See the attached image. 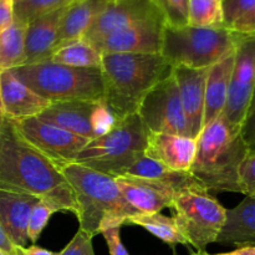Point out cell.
Instances as JSON below:
<instances>
[{"label": "cell", "mask_w": 255, "mask_h": 255, "mask_svg": "<svg viewBox=\"0 0 255 255\" xmlns=\"http://www.w3.org/2000/svg\"><path fill=\"white\" fill-rule=\"evenodd\" d=\"M117 187L125 201L138 213H159L171 208L176 189L169 184L153 179L132 176L115 177Z\"/></svg>", "instance_id": "cell-16"}, {"label": "cell", "mask_w": 255, "mask_h": 255, "mask_svg": "<svg viewBox=\"0 0 255 255\" xmlns=\"http://www.w3.org/2000/svg\"><path fill=\"white\" fill-rule=\"evenodd\" d=\"M171 209L174 214L173 221L187 243L198 252H204L209 244L216 243L223 226L226 208L202 184H193L176 192Z\"/></svg>", "instance_id": "cell-8"}, {"label": "cell", "mask_w": 255, "mask_h": 255, "mask_svg": "<svg viewBox=\"0 0 255 255\" xmlns=\"http://www.w3.org/2000/svg\"><path fill=\"white\" fill-rule=\"evenodd\" d=\"M148 133L137 114L114 120L104 133L79 152L75 163L107 176H124L144 154Z\"/></svg>", "instance_id": "cell-5"}, {"label": "cell", "mask_w": 255, "mask_h": 255, "mask_svg": "<svg viewBox=\"0 0 255 255\" xmlns=\"http://www.w3.org/2000/svg\"><path fill=\"white\" fill-rule=\"evenodd\" d=\"M163 21L152 0H112L81 39L94 45L102 37L142 22Z\"/></svg>", "instance_id": "cell-13"}, {"label": "cell", "mask_w": 255, "mask_h": 255, "mask_svg": "<svg viewBox=\"0 0 255 255\" xmlns=\"http://www.w3.org/2000/svg\"><path fill=\"white\" fill-rule=\"evenodd\" d=\"M219 1H223V0H219Z\"/></svg>", "instance_id": "cell-42"}, {"label": "cell", "mask_w": 255, "mask_h": 255, "mask_svg": "<svg viewBox=\"0 0 255 255\" xmlns=\"http://www.w3.org/2000/svg\"><path fill=\"white\" fill-rule=\"evenodd\" d=\"M207 69H191L177 65L172 69V75L177 82L182 109L186 116L189 137L196 139L203 128L204 95H206Z\"/></svg>", "instance_id": "cell-15"}, {"label": "cell", "mask_w": 255, "mask_h": 255, "mask_svg": "<svg viewBox=\"0 0 255 255\" xmlns=\"http://www.w3.org/2000/svg\"><path fill=\"white\" fill-rule=\"evenodd\" d=\"M50 61L74 67L101 70V54L84 39H77L59 47Z\"/></svg>", "instance_id": "cell-26"}, {"label": "cell", "mask_w": 255, "mask_h": 255, "mask_svg": "<svg viewBox=\"0 0 255 255\" xmlns=\"http://www.w3.org/2000/svg\"><path fill=\"white\" fill-rule=\"evenodd\" d=\"M137 115L149 133L189 137L178 87L172 74L152 87L139 104Z\"/></svg>", "instance_id": "cell-10"}, {"label": "cell", "mask_w": 255, "mask_h": 255, "mask_svg": "<svg viewBox=\"0 0 255 255\" xmlns=\"http://www.w3.org/2000/svg\"><path fill=\"white\" fill-rule=\"evenodd\" d=\"M76 0H12L14 19L26 25L45 14L69 6Z\"/></svg>", "instance_id": "cell-30"}, {"label": "cell", "mask_w": 255, "mask_h": 255, "mask_svg": "<svg viewBox=\"0 0 255 255\" xmlns=\"http://www.w3.org/2000/svg\"><path fill=\"white\" fill-rule=\"evenodd\" d=\"M192 255H196V253H193V254H192Z\"/></svg>", "instance_id": "cell-41"}, {"label": "cell", "mask_w": 255, "mask_h": 255, "mask_svg": "<svg viewBox=\"0 0 255 255\" xmlns=\"http://www.w3.org/2000/svg\"><path fill=\"white\" fill-rule=\"evenodd\" d=\"M10 121L17 133L46 157L59 171L66 164L75 163L79 152L89 143V139L42 121L39 117Z\"/></svg>", "instance_id": "cell-9"}, {"label": "cell", "mask_w": 255, "mask_h": 255, "mask_svg": "<svg viewBox=\"0 0 255 255\" xmlns=\"http://www.w3.org/2000/svg\"><path fill=\"white\" fill-rule=\"evenodd\" d=\"M59 255H95L92 247V237L80 231L70 241V243L60 252Z\"/></svg>", "instance_id": "cell-33"}, {"label": "cell", "mask_w": 255, "mask_h": 255, "mask_svg": "<svg viewBox=\"0 0 255 255\" xmlns=\"http://www.w3.org/2000/svg\"><path fill=\"white\" fill-rule=\"evenodd\" d=\"M255 35L242 37L236 47L234 66L222 115L231 125L242 127L254 106Z\"/></svg>", "instance_id": "cell-12"}, {"label": "cell", "mask_w": 255, "mask_h": 255, "mask_svg": "<svg viewBox=\"0 0 255 255\" xmlns=\"http://www.w3.org/2000/svg\"><path fill=\"white\" fill-rule=\"evenodd\" d=\"M37 117L89 141L104 133L114 122L104 101L86 100L52 102Z\"/></svg>", "instance_id": "cell-11"}, {"label": "cell", "mask_w": 255, "mask_h": 255, "mask_svg": "<svg viewBox=\"0 0 255 255\" xmlns=\"http://www.w3.org/2000/svg\"><path fill=\"white\" fill-rule=\"evenodd\" d=\"M241 193L255 198V148H249L238 167Z\"/></svg>", "instance_id": "cell-32"}, {"label": "cell", "mask_w": 255, "mask_h": 255, "mask_svg": "<svg viewBox=\"0 0 255 255\" xmlns=\"http://www.w3.org/2000/svg\"><path fill=\"white\" fill-rule=\"evenodd\" d=\"M0 255H7L6 253H5V252H2L1 249H0Z\"/></svg>", "instance_id": "cell-40"}, {"label": "cell", "mask_w": 255, "mask_h": 255, "mask_svg": "<svg viewBox=\"0 0 255 255\" xmlns=\"http://www.w3.org/2000/svg\"><path fill=\"white\" fill-rule=\"evenodd\" d=\"M60 172L74 194L80 231L92 238L110 227H122L138 213L125 201L115 177L77 163L66 164Z\"/></svg>", "instance_id": "cell-2"}, {"label": "cell", "mask_w": 255, "mask_h": 255, "mask_svg": "<svg viewBox=\"0 0 255 255\" xmlns=\"http://www.w3.org/2000/svg\"><path fill=\"white\" fill-rule=\"evenodd\" d=\"M40 197L0 187V224L14 247H26L30 213Z\"/></svg>", "instance_id": "cell-17"}, {"label": "cell", "mask_w": 255, "mask_h": 255, "mask_svg": "<svg viewBox=\"0 0 255 255\" xmlns=\"http://www.w3.org/2000/svg\"><path fill=\"white\" fill-rule=\"evenodd\" d=\"M197 149L189 173L207 189L241 193L238 167L251 147L223 115L207 125L197 137Z\"/></svg>", "instance_id": "cell-3"}, {"label": "cell", "mask_w": 255, "mask_h": 255, "mask_svg": "<svg viewBox=\"0 0 255 255\" xmlns=\"http://www.w3.org/2000/svg\"><path fill=\"white\" fill-rule=\"evenodd\" d=\"M14 21L12 0H0V34Z\"/></svg>", "instance_id": "cell-35"}, {"label": "cell", "mask_w": 255, "mask_h": 255, "mask_svg": "<svg viewBox=\"0 0 255 255\" xmlns=\"http://www.w3.org/2000/svg\"><path fill=\"white\" fill-rule=\"evenodd\" d=\"M224 26H164L161 55L172 65L207 69L233 51L242 37Z\"/></svg>", "instance_id": "cell-7"}, {"label": "cell", "mask_w": 255, "mask_h": 255, "mask_svg": "<svg viewBox=\"0 0 255 255\" xmlns=\"http://www.w3.org/2000/svg\"><path fill=\"white\" fill-rule=\"evenodd\" d=\"M25 86L49 102L104 101L100 69L74 67L47 61L22 65L10 70Z\"/></svg>", "instance_id": "cell-6"}, {"label": "cell", "mask_w": 255, "mask_h": 255, "mask_svg": "<svg viewBox=\"0 0 255 255\" xmlns=\"http://www.w3.org/2000/svg\"><path fill=\"white\" fill-rule=\"evenodd\" d=\"M197 139L168 133H148L144 156L177 172H188L193 163Z\"/></svg>", "instance_id": "cell-18"}, {"label": "cell", "mask_w": 255, "mask_h": 255, "mask_svg": "<svg viewBox=\"0 0 255 255\" xmlns=\"http://www.w3.org/2000/svg\"><path fill=\"white\" fill-rule=\"evenodd\" d=\"M161 54H101L104 104L114 120L137 114L139 104L154 85L172 74Z\"/></svg>", "instance_id": "cell-1"}, {"label": "cell", "mask_w": 255, "mask_h": 255, "mask_svg": "<svg viewBox=\"0 0 255 255\" xmlns=\"http://www.w3.org/2000/svg\"><path fill=\"white\" fill-rule=\"evenodd\" d=\"M216 243L254 246L255 243V198L247 197L237 207L226 209L224 222Z\"/></svg>", "instance_id": "cell-23"}, {"label": "cell", "mask_w": 255, "mask_h": 255, "mask_svg": "<svg viewBox=\"0 0 255 255\" xmlns=\"http://www.w3.org/2000/svg\"><path fill=\"white\" fill-rule=\"evenodd\" d=\"M169 27H182L188 20V0H152Z\"/></svg>", "instance_id": "cell-31"}, {"label": "cell", "mask_w": 255, "mask_h": 255, "mask_svg": "<svg viewBox=\"0 0 255 255\" xmlns=\"http://www.w3.org/2000/svg\"><path fill=\"white\" fill-rule=\"evenodd\" d=\"M125 224H134V226L142 227L169 246L188 244L173 218H169V217L163 216L161 213H136L128 217Z\"/></svg>", "instance_id": "cell-27"}, {"label": "cell", "mask_w": 255, "mask_h": 255, "mask_svg": "<svg viewBox=\"0 0 255 255\" xmlns=\"http://www.w3.org/2000/svg\"><path fill=\"white\" fill-rule=\"evenodd\" d=\"M124 176L139 177V178L164 182V183L173 187L177 192L182 188L199 183L189 172L172 171V169L167 168L159 162L154 161V159L149 158L144 154L127 169Z\"/></svg>", "instance_id": "cell-24"}, {"label": "cell", "mask_w": 255, "mask_h": 255, "mask_svg": "<svg viewBox=\"0 0 255 255\" xmlns=\"http://www.w3.org/2000/svg\"><path fill=\"white\" fill-rule=\"evenodd\" d=\"M109 251L111 255H129L127 249L122 244L121 241V226L110 227V228L102 231Z\"/></svg>", "instance_id": "cell-34"}, {"label": "cell", "mask_w": 255, "mask_h": 255, "mask_svg": "<svg viewBox=\"0 0 255 255\" xmlns=\"http://www.w3.org/2000/svg\"><path fill=\"white\" fill-rule=\"evenodd\" d=\"M187 25L193 27L223 26L222 1L219 0H188Z\"/></svg>", "instance_id": "cell-29"}, {"label": "cell", "mask_w": 255, "mask_h": 255, "mask_svg": "<svg viewBox=\"0 0 255 255\" xmlns=\"http://www.w3.org/2000/svg\"><path fill=\"white\" fill-rule=\"evenodd\" d=\"M69 6L55 10L27 22L24 35V65L37 64L51 59L55 51L60 21Z\"/></svg>", "instance_id": "cell-19"}, {"label": "cell", "mask_w": 255, "mask_h": 255, "mask_svg": "<svg viewBox=\"0 0 255 255\" xmlns=\"http://www.w3.org/2000/svg\"><path fill=\"white\" fill-rule=\"evenodd\" d=\"M236 49L208 67L204 95L203 127L212 124L223 112L228 95L229 82L234 66Z\"/></svg>", "instance_id": "cell-22"}, {"label": "cell", "mask_w": 255, "mask_h": 255, "mask_svg": "<svg viewBox=\"0 0 255 255\" xmlns=\"http://www.w3.org/2000/svg\"><path fill=\"white\" fill-rule=\"evenodd\" d=\"M196 255H239L236 251L231 252V253H222V254H209L206 253V252H197Z\"/></svg>", "instance_id": "cell-39"}, {"label": "cell", "mask_w": 255, "mask_h": 255, "mask_svg": "<svg viewBox=\"0 0 255 255\" xmlns=\"http://www.w3.org/2000/svg\"><path fill=\"white\" fill-rule=\"evenodd\" d=\"M0 97L7 120L37 117L51 104L25 86L10 70L0 74Z\"/></svg>", "instance_id": "cell-20"}, {"label": "cell", "mask_w": 255, "mask_h": 255, "mask_svg": "<svg viewBox=\"0 0 255 255\" xmlns=\"http://www.w3.org/2000/svg\"><path fill=\"white\" fill-rule=\"evenodd\" d=\"M26 25L14 19L0 34V74L25 64L24 35Z\"/></svg>", "instance_id": "cell-25"}, {"label": "cell", "mask_w": 255, "mask_h": 255, "mask_svg": "<svg viewBox=\"0 0 255 255\" xmlns=\"http://www.w3.org/2000/svg\"><path fill=\"white\" fill-rule=\"evenodd\" d=\"M14 255H59V253H54V252L46 251L44 248H40L37 246L31 247H15Z\"/></svg>", "instance_id": "cell-36"}, {"label": "cell", "mask_w": 255, "mask_h": 255, "mask_svg": "<svg viewBox=\"0 0 255 255\" xmlns=\"http://www.w3.org/2000/svg\"><path fill=\"white\" fill-rule=\"evenodd\" d=\"M66 186L61 172L5 120L0 128V187L46 197Z\"/></svg>", "instance_id": "cell-4"}, {"label": "cell", "mask_w": 255, "mask_h": 255, "mask_svg": "<svg viewBox=\"0 0 255 255\" xmlns=\"http://www.w3.org/2000/svg\"><path fill=\"white\" fill-rule=\"evenodd\" d=\"M6 120V117H5V114H4V109H2V102H1V97H0V128H1L2 124H4V121Z\"/></svg>", "instance_id": "cell-38"}, {"label": "cell", "mask_w": 255, "mask_h": 255, "mask_svg": "<svg viewBox=\"0 0 255 255\" xmlns=\"http://www.w3.org/2000/svg\"><path fill=\"white\" fill-rule=\"evenodd\" d=\"M163 21L142 22L102 37L92 46L100 54L128 52V54H161Z\"/></svg>", "instance_id": "cell-14"}, {"label": "cell", "mask_w": 255, "mask_h": 255, "mask_svg": "<svg viewBox=\"0 0 255 255\" xmlns=\"http://www.w3.org/2000/svg\"><path fill=\"white\" fill-rule=\"evenodd\" d=\"M223 26L241 35H255V0H223Z\"/></svg>", "instance_id": "cell-28"}, {"label": "cell", "mask_w": 255, "mask_h": 255, "mask_svg": "<svg viewBox=\"0 0 255 255\" xmlns=\"http://www.w3.org/2000/svg\"><path fill=\"white\" fill-rule=\"evenodd\" d=\"M111 1L112 0H76L72 2L60 21L55 51L67 42L81 39Z\"/></svg>", "instance_id": "cell-21"}, {"label": "cell", "mask_w": 255, "mask_h": 255, "mask_svg": "<svg viewBox=\"0 0 255 255\" xmlns=\"http://www.w3.org/2000/svg\"><path fill=\"white\" fill-rule=\"evenodd\" d=\"M0 249H1L2 252H5L7 255H14L15 253V247L12 246V243L6 237L1 224H0Z\"/></svg>", "instance_id": "cell-37"}]
</instances>
